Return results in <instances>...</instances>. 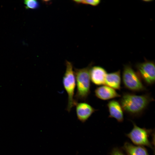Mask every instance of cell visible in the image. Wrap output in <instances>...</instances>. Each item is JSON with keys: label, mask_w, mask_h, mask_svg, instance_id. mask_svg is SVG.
<instances>
[{"label": "cell", "mask_w": 155, "mask_h": 155, "mask_svg": "<svg viewBox=\"0 0 155 155\" xmlns=\"http://www.w3.org/2000/svg\"><path fill=\"white\" fill-rule=\"evenodd\" d=\"M110 155H125L122 150L119 148L116 147L114 148L111 150Z\"/></svg>", "instance_id": "9a60e30c"}, {"label": "cell", "mask_w": 155, "mask_h": 155, "mask_svg": "<svg viewBox=\"0 0 155 155\" xmlns=\"http://www.w3.org/2000/svg\"><path fill=\"white\" fill-rule=\"evenodd\" d=\"M93 63L91 62L86 67L81 69L74 68L76 83L77 91L75 100L85 102L90 92V70Z\"/></svg>", "instance_id": "7a4b0ae2"}, {"label": "cell", "mask_w": 155, "mask_h": 155, "mask_svg": "<svg viewBox=\"0 0 155 155\" xmlns=\"http://www.w3.org/2000/svg\"><path fill=\"white\" fill-rule=\"evenodd\" d=\"M133 127L128 133L125 134L132 142L137 146H146L151 148L154 152V144L150 141V136L154 135V131L151 129L141 128L132 121Z\"/></svg>", "instance_id": "277c9868"}, {"label": "cell", "mask_w": 155, "mask_h": 155, "mask_svg": "<svg viewBox=\"0 0 155 155\" xmlns=\"http://www.w3.org/2000/svg\"><path fill=\"white\" fill-rule=\"evenodd\" d=\"M65 65L66 68L63 78V83L68 96V102L66 110L69 113L77 103L75 101L74 97L76 81L72 64L66 61Z\"/></svg>", "instance_id": "3957f363"}, {"label": "cell", "mask_w": 155, "mask_h": 155, "mask_svg": "<svg viewBox=\"0 0 155 155\" xmlns=\"http://www.w3.org/2000/svg\"><path fill=\"white\" fill-rule=\"evenodd\" d=\"M26 9H35L40 7L38 2L35 0H26L24 1Z\"/></svg>", "instance_id": "4fadbf2b"}, {"label": "cell", "mask_w": 155, "mask_h": 155, "mask_svg": "<svg viewBox=\"0 0 155 155\" xmlns=\"http://www.w3.org/2000/svg\"><path fill=\"white\" fill-rule=\"evenodd\" d=\"M95 96L102 100H106L121 97L114 89L107 86H102L97 87L95 90Z\"/></svg>", "instance_id": "9c48e42d"}, {"label": "cell", "mask_w": 155, "mask_h": 155, "mask_svg": "<svg viewBox=\"0 0 155 155\" xmlns=\"http://www.w3.org/2000/svg\"><path fill=\"white\" fill-rule=\"evenodd\" d=\"M109 113L108 117L114 118L118 122L121 123L124 120L123 111L119 101L113 100L107 104Z\"/></svg>", "instance_id": "ba28073f"}, {"label": "cell", "mask_w": 155, "mask_h": 155, "mask_svg": "<svg viewBox=\"0 0 155 155\" xmlns=\"http://www.w3.org/2000/svg\"><path fill=\"white\" fill-rule=\"evenodd\" d=\"M136 72L142 81L147 86H150L155 83V63L145 58L142 63H137L135 65Z\"/></svg>", "instance_id": "8992f818"}, {"label": "cell", "mask_w": 155, "mask_h": 155, "mask_svg": "<svg viewBox=\"0 0 155 155\" xmlns=\"http://www.w3.org/2000/svg\"><path fill=\"white\" fill-rule=\"evenodd\" d=\"M75 106L78 119L83 123L85 122L97 110L85 102H78Z\"/></svg>", "instance_id": "52a82bcc"}, {"label": "cell", "mask_w": 155, "mask_h": 155, "mask_svg": "<svg viewBox=\"0 0 155 155\" xmlns=\"http://www.w3.org/2000/svg\"><path fill=\"white\" fill-rule=\"evenodd\" d=\"M75 3L77 4H82L89 5L93 6H96L100 3L101 1L99 0H73Z\"/></svg>", "instance_id": "5bb4252c"}, {"label": "cell", "mask_w": 155, "mask_h": 155, "mask_svg": "<svg viewBox=\"0 0 155 155\" xmlns=\"http://www.w3.org/2000/svg\"><path fill=\"white\" fill-rule=\"evenodd\" d=\"M154 100L150 93L137 95L125 92L119 101L124 112L131 117H137L141 116L150 103Z\"/></svg>", "instance_id": "6da1fadb"}, {"label": "cell", "mask_w": 155, "mask_h": 155, "mask_svg": "<svg viewBox=\"0 0 155 155\" xmlns=\"http://www.w3.org/2000/svg\"><path fill=\"white\" fill-rule=\"evenodd\" d=\"M122 78L124 87L129 90L137 92L147 90L137 72L129 63L124 65Z\"/></svg>", "instance_id": "5b68a950"}, {"label": "cell", "mask_w": 155, "mask_h": 155, "mask_svg": "<svg viewBox=\"0 0 155 155\" xmlns=\"http://www.w3.org/2000/svg\"><path fill=\"white\" fill-rule=\"evenodd\" d=\"M121 79V71H117L107 73L105 78L104 84L115 90H120Z\"/></svg>", "instance_id": "8fae6325"}, {"label": "cell", "mask_w": 155, "mask_h": 155, "mask_svg": "<svg viewBox=\"0 0 155 155\" xmlns=\"http://www.w3.org/2000/svg\"><path fill=\"white\" fill-rule=\"evenodd\" d=\"M107 72L103 67L98 66L92 67L90 70V80L92 83L96 85L104 84Z\"/></svg>", "instance_id": "30bf717a"}, {"label": "cell", "mask_w": 155, "mask_h": 155, "mask_svg": "<svg viewBox=\"0 0 155 155\" xmlns=\"http://www.w3.org/2000/svg\"><path fill=\"white\" fill-rule=\"evenodd\" d=\"M122 148L127 155H149L144 147L134 145L128 142L124 143Z\"/></svg>", "instance_id": "7c38bea8"}]
</instances>
